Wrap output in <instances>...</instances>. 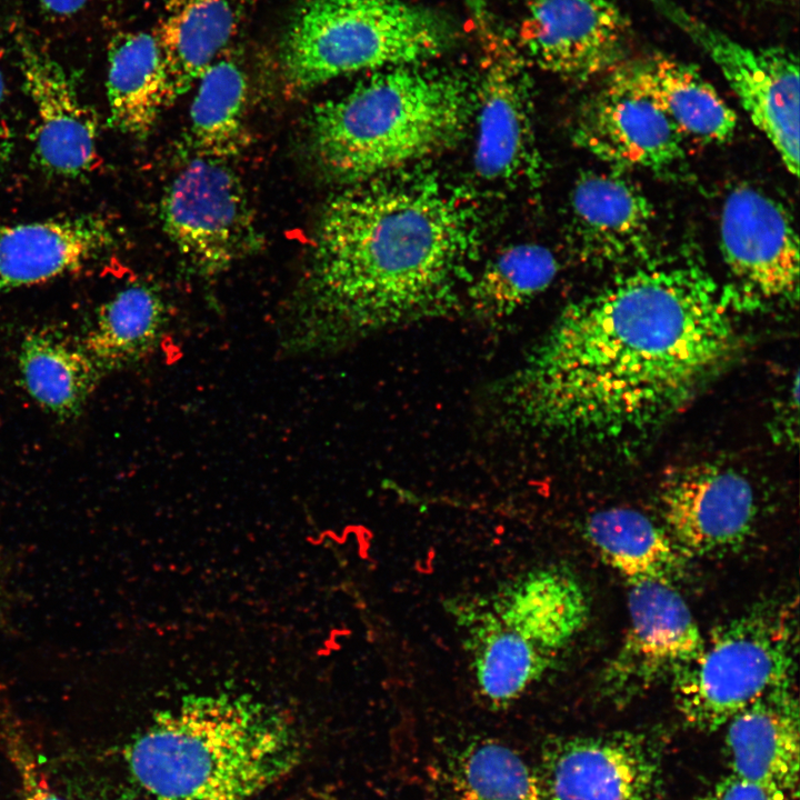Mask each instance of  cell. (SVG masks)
<instances>
[{"label":"cell","instance_id":"6da1fadb","mask_svg":"<svg viewBox=\"0 0 800 800\" xmlns=\"http://www.w3.org/2000/svg\"><path fill=\"white\" fill-rule=\"evenodd\" d=\"M729 299L690 259L650 260L560 312L498 404L512 427L618 441L681 410L729 363Z\"/></svg>","mask_w":800,"mask_h":800},{"label":"cell","instance_id":"7a4b0ae2","mask_svg":"<svg viewBox=\"0 0 800 800\" xmlns=\"http://www.w3.org/2000/svg\"><path fill=\"white\" fill-rule=\"evenodd\" d=\"M473 208L434 180L357 187L320 217L311 264L280 328L287 354H321L454 303L478 246Z\"/></svg>","mask_w":800,"mask_h":800},{"label":"cell","instance_id":"3957f363","mask_svg":"<svg viewBox=\"0 0 800 800\" xmlns=\"http://www.w3.org/2000/svg\"><path fill=\"white\" fill-rule=\"evenodd\" d=\"M279 711L247 696H191L160 712L126 760L153 800H249L299 760Z\"/></svg>","mask_w":800,"mask_h":800},{"label":"cell","instance_id":"277c9868","mask_svg":"<svg viewBox=\"0 0 800 800\" xmlns=\"http://www.w3.org/2000/svg\"><path fill=\"white\" fill-rule=\"evenodd\" d=\"M472 104L467 82L457 76L408 66L387 69L312 109L310 150L327 177L363 181L457 141Z\"/></svg>","mask_w":800,"mask_h":800},{"label":"cell","instance_id":"5b68a950","mask_svg":"<svg viewBox=\"0 0 800 800\" xmlns=\"http://www.w3.org/2000/svg\"><path fill=\"white\" fill-rule=\"evenodd\" d=\"M456 38L447 18L402 0H300L279 60L288 84L304 91L341 76L434 58Z\"/></svg>","mask_w":800,"mask_h":800},{"label":"cell","instance_id":"8992f818","mask_svg":"<svg viewBox=\"0 0 800 800\" xmlns=\"http://www.w3.org/2000/svg\"><path fill=\"white\" fill-rule=\"evenodd\" d=\"M797 630L791 611L762 604L718 627L672 680L691 728L713 732L762 697L792 686Z\"/></svg>","mask_w":800,"mask_h":800},{"label":"cell","instance_id":"52a82bcc","mask_svg":"<svg viewBox=\"0 0 800 800\" xmlns=\"http://www.w3.org/2000/svg\"><path fill=\"white\" fill-rule=\"evenodd\" d=\"M479 47L473 166L484 181L537 187L542 158L524 58L486 0H466Z\"/></svg>","mask_w":800,"mask_h":800},{"label":"cell","instance_id":"ba28073f","mask_svg":"<svg viewBox=\"0 0 800 800\" xmlns=\"http://www.w3.org/2000/svg\"><path fill=\"white\" fill-rule=\"evenodd\" d=\"M162 228L201 276H216L260 243L246 189L224 161L193 158L160 202Z\"/></svg>","mask_w":800,"mask_h":800},{"label":"cell","instance_id":"9c48e42d","mask_svg":"<svg viewBox=\"0 0 800 800\" xmlns=\"http://www.w3.org/2000/svg\"><path fill=\"white\" fill-rule=\"evenodd\" d=\"M538 773L549 800H667L661 747L642 732L549 738Z\"/></svg>","mask_w":800,"mask_h":800},{"label":"cell","instance_id":"30bf717a","mask_svg":"<svg viewBox=\"0 0 800 800\" xmlns=\"http://www.w3.org/2000/svg\"><path fill=\"white\" fill-rule=\"evenodd\" d=\"M699 43L734 92L750 121L770 141L786 169L799 170V62L784 47L742 44L698 19L658 0Z\"/></svg>","mask_w":800,"mask_h":800},{"label":"cell","instance_id":"8fae6325","mask_svg":"<svg viewBox=\"0 0 800 800\" xmlns=\"http://www.w3.org/2000/svg\"><path fill=\"white\" fill-rule=\"evenodd\" d=\"M630 587L629 623L600 683L604 697L618 704L671 681L694 660L704 641L673 583L644 581Z\"/></svg>","mask_w":800,"mask_h":800},{"label":"cell","instance_id":"7c38bea8","mask_svg":"<svg viewBox=\"0 0 800 800\" xmlns=\"http://www.w3.org/2000/svg\"><path fill=\"white\" fill-rule=\"evenodd\" d=\"M720 251L730 294L762 302L798 300L799 241L789 210L752 186H737L724 198Z\"/></svg>","mask_w":800,"mask_h":800},{"label":"cell","instance_id":"4fadbf2b","mask_svg":"<svg viewBox=\"0 0 800 800\" xmlns=\"http://www.w3.org/2000/svg\"><path fill=\"white\" fill-rule=\"evenodd\" d=\"M572 139L612 169L668 176L686 159L684 137L620 63L582 106Z\"/></svg>","mask_w":800,"mask_h":800},{"label":"cell","instance_id":"5bb4252c","mask_svg":"<svg viewBox=\"0 0 800 800\" xmlns=\"http://www.w3.org/2000/svg\"><path fill=\"white\" fill-rule=\"evenodd\" d=\"M629 39L611 0H526L518 47L544 71L587 80L619 66Z\"/></svg>","mask_w":800,"mask_h":800},{"label":"cell","instance_id":"9a60e30c","mask_svg":"<svg viewBox=\"0 0 800 800\" xmlns=\"http://www.w3.org/2000/svg\"><path fill=\"white\" fill-rule=\"evenodd\" d=\"M569 238L578 258L593 267L648 262L656 212L648 196L623 171H587L569 194Z\"/></svg>","mask_w":800,"mask_h":800},{"label":"cell","instance_id":"2e32d148","mask_svg":"<svg viewBox=\"0 0 800 800\" xmlns=\"http://www.w3.org/2000/svg\"><path fill=\"white\" fill-rule=\"evenodd\" d=\"M667 533L682 554L711 557L741 546L757 516L751 483L739 472L699 466L669 480L661 492Z\"/></svg>","mask_w":800,"mask_h":800},{"label":"cell","instance_id":"e0dca14e","mask_svg":"<svg viewBox=\"0 0 800 800\" xmlns=\"http://www.w3.org/2000/svg\"><path fill=\"white\" fill-rule=\"evenodd\" d=\"M23 86L36 112L34 154L47 172L76 178L98 162V121L71 78L50 54L18 39Z\"/></svg>","mask_w":800,"mask_h":800},{"label":"cell","instance_id":"ac0fdd59","mask_svg":"<svg viewBox=\"0 0 800 800\" xmlns=\"http://www.w3.org/2000/svg\"><path fill=\"white\" fill-rule=\"evenodd\" d=\"M116 240L97 214L0 223V294L79 271Z\"/></svg>","mask_w":800,"mask_h":800},{"label":"cell","instance_id":"d6986e66","mask_svg":"<svg viewBox=\"0 0 800 800\" xmlns=\"http://www.w3.org/2000/svg\"><path fill=\"white\" fill-rule=\"evenodd\" d=\"M447 608L464 630L473 682L489 708H508L553 667L557 657L507 627L488 601L452 600Z\"/></svg>","mask_w":800,"mask_h":800},{"label":"cell","instance_id":"ffe728a7","mask_svg":"<svg viewBox=\"0 0 800 800\" xmlns=\"http://www.w3.org/2000/svg\"><path fill=\"white\" fill-rule=\"evenodd\" d=\"M792 687L776 690L736 714L726 728L729 772L792 797L799 782V704Z\"/></svg>","mask_w":800,"mask_h":800},{"label":"cell","instance_id":"44dd1931","mask_svg":"<svg viewBox=\"0 0 800 800\" xmlns=\"http://www.w3.org/2000/svg\"><path fill=\"white\" fill-rule=\"evenodd\" d=\"M488 604L507 627L554 657L581 632L590 613L583 586L559 566L523 572L498 588Z\"/></svg>","mask_w":800,"mask_h":800},{"label":"cell","instance_id":"7402d4cb","mask_svg":"<svg viewBox=\"0 0 800 800\" xmlns=\"http://www.w3.org/2000/svg\"><path fill=\"white\" fill-rule=\"evenodd\" d=\"M622 66L684 138L724 143L733 137L736 112L693 66L659 53Z\"/></svg>","mask_w":800,"mask_h":800},{"label":"cell","instance_id":"603a6c76","mask_svg":"<svg viewBox=\"0 0 800 800\" xmlns=\"http://www.w3.org/2000/svg\"><path fill=\"white\" fill-rule=\"evenodd\" d=\"M109 123L137 139L147 138L170 104L164 60L156 32L122 36L108 54Z\"/></svg>","mask_w":800,"mask_h":800},{"label":"cell","instance_id":"cb8c5ba5","mask_svg":"<svg viewBox=\"0 0 800 800\" xmlns=\"http://www.w3.org/2000/svg\"><path fill=\"white\" fill-rule=\"evenodd\" d=\"M168 320L162 294L150 284L133 283L101 303L80 343L104 376L151 354Z\"/></svg>","mask_w":800,"mask_h":800},{"label":"cell","instance_id":"d4e9b609","mask_svg":"<svg viewBox=\"0 0 800 800\" xmlns=\"http://www.w3.org/2000/svg\"><path fill=\"white\" fill-rule=\"evenodd\" d=\"M236 14L230 0H176L156 36L170 103L186 93L230 41Z\"/></svg>","mask_w":800,"mask_h":800},{"label":"cell","instance_id":"484cf974","mask_svg":"<svg viewBox=\"0 0 800 800\" xmlns=\"http://www.w3.org/2000/svg\"><path fill=\"white\" fill-rule=\"evenodd\" d=\"M18 367L28 394L61 419L79 416L103 377L81 343L44 330L24 337Z\"/></svg>","mask_w":800,"mask_h":800},{"label":"cell","instance_id":"4316f807","mask_svg":"<svg viewBox=\"0 0 800 800\" xmlns=\"http://www.w3.org/2000/svg\"><path fill=\"white\" fill-rule=\"evenodd\" d=\"M583 533L602 560L630 584L673 583L682 569L683 554L667 531L637 510L597 511L587 519Z\"/></svg>","mask_w":800,"mask_h":800},{"label":"cell","instance_id":"83f0119b","mask_svg":"<svg viewBox=\"0 0 800 800\" xmlns=\"http://www.w3.org/2000/svg\"><path fill=\"white\" fill-rule=\"evenodd\" d=\"M243 70L232 60L214 61L200 77L190 108L188 140L198 158L226 161L248 142Z\"/></svg>","mask_w":800,"mask_h":800},{"label":"cell","instance_id":"f1b7e54d","mask_svg":"<svg viewBox=\"0 0 800 800\" xmlns=\"http://www.w3.org/2000/svg\"><path fill=\"white\" fill-rule=\"evenodd\" d=\"M558 270L549 248L533 242L510 246L472 281L468 290L471 309L483 319L509 317L547 290Z\"/></svg>","mask_w":800,"mask_h":800},{"label":"cell","instance_id":"f546056e","mask_svg":"<svg viewBox=\"0 0 800 800\" xmlns=\"http://www.w3.org/2000/svg\"><path fill=\"white\" fill-rule=\"evenodd\" d=\"M448 772L458 800H549L538 770L496 740L474 739L457 749Z\"/></svg>","mask_w":800,"mask_h":800},{"label":"cell","instance_id":"4dcf8cb0","mask_svg":"<svg viewBox=\"0 0 800 800\" xmlns=\"http://www.w3.org/2000/svg\"><path fill=\"white\" fill-rule=\"evenodd\" d=\"M699 800H793L772 787L729 772L716 781Z\"/></svg>","mask_w":800,"mask_h":800},{"label":"cell","instance_id":"1f68e13d","mask_svg":"<svg viewBox=\"0 0 800 800\" xmlns=\"http://www.w3.org/2000/svg\"><path fill=\"white\" fill-rule=\"evenodd\" d=\"M10 756L21 786V800H64L49 784L33 757L22 746L13 744Z\"/></svg>","mask_w":800,"mask_h":800},{"label":"cell","instance_id":"d6a6232c","mask_svg":"<svg viewBox=\"0 0 800 800\" xmlns=\"http://www.w3.org/2000/svg\"><path fill=\"white\" fill-rule=\"evenodd\" d=\"M42 9L56 18H66L77 13L88 0H39Z\"/></svg>","mask_w":800,"mask_h":800},{"label":"cell","instance_id":"836d02e7","mask_svg":"<svg viewBox=\"0 0 800 800\" xmlns=\"http://www.w3.org/2000/svg\"><path fill=\"white\" fill-rule=\"evenodd\" d=\"M10 147L11 139L9 130L0 123V164L8 159Z\"/></svg>","mask_w":800,"mask_h":800},{"label":"cell","instance_id":"e575fe53","mask_svg":"<svg viewBox=\"0 0 800 800\" xmlns=\"http://www.w3.org/2000/svg\"><path fill=\"white\" fill-rule=\"evenodd\" d=\"M4 96H6V82H4L3 72L0 68V108L4 101Z\"/></svg>","mask_w":800,"mask_h":800}]
</instances>
